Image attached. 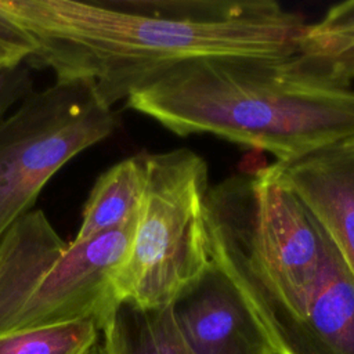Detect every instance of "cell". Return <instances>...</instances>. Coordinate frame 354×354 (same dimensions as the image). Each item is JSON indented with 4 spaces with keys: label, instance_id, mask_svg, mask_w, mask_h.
Here are the masks:
<instances>
[{
    "label": "cell",
    "instance_id": "cell-1",
    "mask_svg": "<svg viewBox=\"0 0 354 354\" xmlns=\"http://www.w3.org/2000/svg\"><path fill=\"white\" fill-rule=\"evenodd\" d=\"M35 50L26 64L93 84L112 108L207 59H285L303 17L272 0H0Z\"/></svg>",
    "mask_w": 354,
    "mask_h": 354
},
{
    "label": "cell",
    "instance_id": "cell-2",
    "mask_svg": "<svg viewBox=\"0 0 354 354\" xmlns=\"http://www.w3.org/2000/svg\"><path fill=\"white\" fill-rule=\"evenodd\" d=\"M177 136L212 134L275 162L354 144V90L313 80L285 59L180 66L126 100Z\"/></svg>",
    "mask_w": 354,
    "mask_h": 354
},
{
    "label": "cell",
    "instance_id": "cell-3",
    "mask_svg": "<svg viewBox=\"0 0 354 354\" xmlns=\"http://www.w3.org/2000/svg\"><path fill=\"white\" fill-rule=\"evenodd\" d=\"M136 220L72 243L39 209L18 218L0 238V336L80 319L101 330L120 304L115 278Z\"/></svg>",
    "mask_w": 354,
    "mask_h": 354
},
{
    "label": "cell",
    "instance_id": "cell-4",
    "mask_svg": "<svg viewBox=\"0 0 354 354\" xmlns=\"http://www.w3.org/2000/svg\"><path fill=\"white\" fill-rule=\"evenodd\" d=\"M207 194V165L196 152L147 153L142 202L115 278L119 303L170 307L209 270Z\"/></svg>",
    "mask_w": 354,
    "mask_h": 354
},
{
    "label": "cell",
    "instance_id": "cell-5",
    "mask_svg": "<svg viewBox=\"0 0 354 354\" xmlns=\"http://www.w3.org/2000/svg\"><path fill=\"white\" fill-rule=\"evenodd\" d=\"M116 116L83 80H55L0 119V238L71 159L108 138Z\"/></svg>",
    "mask_w": 354,
    "mask_h": 354
},
{
    "label": "cell",
    "instance_id": "cell-6",
    "mask_svg": "<svg viewBox=\"0 0 354 354\" xmlns=\"http://www.w3.org/2000/svg\"><path fill=\"white\" fill-rule=\"evenodd\" d=\"M170 310L192 354H277L252 307L213 261Z\"/></svg>",
    "mask_w": 354,
    "mask_h": 354
},
{
    "label": "cell",
    "instance_id": "cell-7",
    "mask_svg": "<svg viewBox=\"0 0 354 354\" xmlns=\"http://www.w3.org/2000/svg\"><path fill=\"white\" fill-rule=\"evenodd\" d=\"M268 169L299 199L354 281V144Z\"/></svg>",
    "mask_w": 354,
    "mask_h": 354
},
{
    "label": "cell",
    "instance_id": "cell-8",
    "mask_svg": "<svg viewBox=\"0 0 354 354\" xmlns=\"http://www.w3.org/2000/svg\"><path fill=\"white\" fill-rule=\"evenodd\" d=\"M278 354H354V281L326 238L304 317L286 335Z\"/></svg>",
    "mask_w": 354,
    "mask_h": 354
},
{
    "label": "cell",
    "instance_id": "cell-9",
    "mask_svg": "<svg viewBox=\"0 0 354 354\" xmlns=\"http://www.w3.org/2000/svg\"><path fill=\"white\" fill-rule=\"evenodd\" d=\"M289 64L299 73L335 87L354 80V0L332 6L315 24H306Z\"/></svg>",
    "mask_w": 354,
    "mask_h": 354
},
{
    "label": "cell",
    "instance_id": "cell-10",
    "mask_svg": "<svg viewBox=\"0 0 354 354\" xmlns=\"http://www.w3.org/2000/svg\"><path fill=\"white\" fill-rule=\"evenodd\" d=\"M147 183V153L126 158L108 167L94 183L83 206L82 223L72 243H83L133 221Z\"/></svg>",
    "mask_w": 354,
    "mask_h": 354
},
{
    "label": "cell",
    "instance_id": "cell-11",
    "mask_svg": "<svg viewBox=\"0 0 354 354\" xmlns=\"http://www.w3.org/2000/svg\"><path fill=\"white\" fill-rule=\"evenodd\" d=\"M108 354H192L170 307L141 308L120 303L101 328Z\"/></svg>",
    "mask_w": 354,
    "mask_h": 354
},
{
    "label": "cell",
    "instance_id": "cell-12",
    "mask_svg": "<svg viewBox=\"0 0 354 354\" xmlns=\"http://www.w3.org/2000/svg\"><path fill=\"white\" fill-rule=\"evenodd\" d=\"M101 336L94 319L72 321L0 336V354H84Z\"/></svg>",
    "mask_w": 354,
    "mask_h": 354
},
{
    "label": "cell",
    "instance_id": "cell-13",
    "mask_svg": "<svg viewBox=\"0 0 354 354\" xmlns=\"http://www.w3.org/2000/svg\"><path fill=\"white\" fill-rule=\"evenodd\" d=\"M33 50L29 36L0 15V71L26 64Z\"/></svg>",
    "mask_w": 354,
    "mask_h": 354
},
{
    "label": "cell",
    "instance_id": "cell-14",
    "mask_svg": "<svg viewBox=\"0 0 354 354\" xmlns=\"http://www.w3.org/2000/svg\"><path fill=\"white\" fill-rule=\"evenodd\" d=\"M33 91V79L25 64L0 71V119Z\"/></svg>",
    "mask_w": 354,
    "mask_h": 354
},
{
    "label": "cell",
    "instance_id": "cell-15",
    "mask_svg": "<svg viewBox=\"0 0 354 354\" xmlns=\"http://www.w3.org/2000/svg\"><path fill=\"white\" fill-rule=\"evenodd\" d=\"M84 354H108L106 348H105V344L102 342V337L100 336V339Z\"/></svg>",
    "mask_w": 354,
    "mask_h": 354
}]
</instances>
